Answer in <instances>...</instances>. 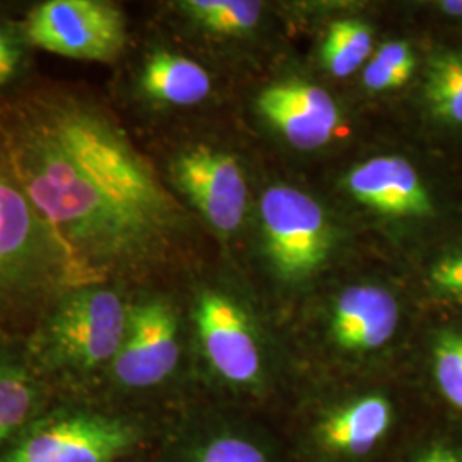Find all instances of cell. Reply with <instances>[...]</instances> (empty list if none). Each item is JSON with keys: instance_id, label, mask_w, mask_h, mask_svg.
Here are the masks:
<instances>
[{"instance_id": "1", "label": "cell", "mask_w": 462, "mask_h": 462, "mask_svg": "<svg viewBox=\"0 0 462 462\" xmlns=\"http://www.w3.org/2000/svg\"><path fill=\"white\" fill-rule=\"evenodd\" d=\"M0 146L78 288L143 263L177 226V204L146 158L81 95L34 89L0 101Z\"/></svg>"}, {"instance_id": "2", "label": "cell", "mask_w": 462, "mask_h": 462, "mask_svg": "<svg viewBox=\"0 0 462 462\" xmlns=\"http://www.w3.org/2000/svg\"><path fill=\"white\" fill-rule=\"evenodd\" d=\"M78 288L66 250L17 182L0 146V303Z\"/></svg>"}, {"instance_id": "3", "label": "cell", "mask_w": 462, "mask_h": 462, "mask_svg": "<svg viewBox=\"0 0 462 462\" xmlns=\"http://www.w3.org/2000/svg\"><path fill=\"white\" fill-rule=\"evenodd\" d=\"M127 322L129 309L114 290L101 284L67 290L42 328L40 355L53 368L93 372L114 364Z\"/></svg>"}, {"instance_id": "4", "label": "cell", "mask_w": 462, "mask_h": 462, "mask_svg": "<svg viewBox=\"0 0 462 462\" xmlns=\"http://www.w3.org/2000/svg\"><path fill=\"white\" fill-rule=\"evenodd\" d=\"M30 43L51 53L91 62H112L125 49L122 11L99 0H49L26 21Z\"/></svg>"}, {"instance_id": "5", "label": "cell", "mask_w": 462, "mask_h": 462, "mask_svg": "<svg viewBox=\"0 0 462 462\" xmlns=\"http://www.w3.org/2000/svg\"><path fill=\"white\" fill-rule=\"evenodd\" d=\"M265 248L286 280L310 276L329 255V223L320 204L291 187L276 185L261 199Z\"/></svg>"}, {"instance_id": "6", "label": "cell", "mask_w": 462, "mask_h": 462, "mask_svg": "<svg viewBox=\"0 0 462 462\" xmlns=\"http://www.w3.org/2000/svg\"><path fill=\"white\" fill-rule=\"evenodd\" d=\"M135 440L131 425L103 414H67L24 437L0 462H114Z\"/></svg>"}, {"instance_id": "7", "label": "cell", "mask_w": 462, "mask_h": 462, "mask_svg": "<svg viewBox=\"0 0 462 462\" xmlns=\"http://www.w3.org/2000/svg\"><path fill=\"white\" fill-rule=\"evenodd\" d=\"M171 175L216 230L233 233L240 228L247 208V182L231 154L208 146L185 149L175 158Z\"/></svg>"}, {"instance_id": "8", "label": "cell", "mask_w": 462, "mask_h": 462, "mask_svg": "<svg viewBox=\"0 0 462 462\" xmlns=\"http://www.w3.org/2000/svg\"><path fill=\"white\" fill-rule=\"evenodd\" d=\"M179 358V324L171 307L148 300L129 309L125 337L112 364L116 379L133 389L152 387L171 375Z\"/></svg>"}, {"instance_id": "9", "label": "cell", "mask_w": 462, "mask_h": 462, "mask_svg": "<svg viewBox=\"0 0 462 462\" xmlns=\"http://www.w3.org/2000/svg\"><path fill=\"white\" fill-rule=\"evenodd\" d=\"M196 326L202 349L216 372L233 383L259 377L261 355L247 315L228 297L204 291L196 307Z\"/></svg>"}, {"instance_id": "10", "label": "cell", "mask_w": 462, "mask_h": 462, "mask_svg": "<svg viewBox=\"0 0 462 462\" xmlns=\"http://www.w3.org/2000/svg\"><path fill=\"white\" fill-rule=\"evenodd\" d=\"M261 116L298 149L326 146L339 125V110L329 93L301 81L273 84L257 98Z\"/></svg>"}, {"instance_id": "11", "label": "cell", "mask_w": 462, "mask_h": 462, "mask_svg": "<svg viewBox=\"0 0 462 462\" xmlns=\"http://www.w3.org/2000/svg\"><path fill=\"white\" fill-rule=\"evenodd\" d=\"M347 190L360 204L380 215L429 216L433 204L416 168L401 156H377L355 166Z\"/></svg>"}, {"instance_id": "12", "label": "cell", "mask_w": 462, "mask_h": 462, "mask_svg": "<svg viewBox=\"0 0 462 462\" xmlns=\"http://www.w3.org/2000/svg\"><path fill=\"white\" fill-rule=\"evenodd\" d=\"M399 326L396 298L380 286L346 288L334 305L330 332L346 351H374L387 345Z\"/></svg>"}, {"instance_id": "13", "label": "cell", "mask_w": 462, "mask_h": 462, "mask_svg": "<svg viewBox=\"0 0 462 462\" xmlns=\"http://www.w3.org/2000/svg\"><path fill=\"white\" fill-rule=\"evenodd\" d=\"M393 421L391 402L382 396H365L324 418L319 439L332 452L364 456L387 435Z\"/></svg>"}, {"instance_id": "14", "label": "cell", "mask_w": 462, "mask_h": 462, "mask_svg": "<svg viewBox=\"0 0 462 462\" xmlns=\"http://www.w3.org/2000/svg\"><path fill=\"white\" fill-rule=\"evenodd\" d=\"M141 86L156 101L190 106L209 97L211 76L192 59L171 51H154L143 69Z\"/></svg>"}, {"instance_id": "15", "label": "cell", "mask_w": 462, "mask_h": 462, "mask_svg": "<svg viewBox=\"0 0 462 462\" xmlns=\"http://www.w3.org/2000/svg\"><path fill=\"white\" fill-rule=\"evenodd\" d=\"M423 97L435 118L462 125V51H446L430 60Z\"/></svg>"}, {"instance_id": "16", "label": "cell", "mask_w": 462, "mask_h": 462, "mask_svg": "<svg viewBox=\"0 0 462 462\" xmlns=\"http://www.w3.org/2000/svg\"><path fill=\"white\" fill-rule=\"evenodd\" d=\"M374 50L370 28L356 19L334 21L326 33L320 57L336 78H347L368 62Z\"/></svg>"}, {"instance_id": "17", "label": "cell", "mask_w": 462, "mask_h": 462, "mask_svg": "<svg viewBox=\"0 0 462 462\" xmlns=\"http://www.w3.org/2000/svg\"><path fill=\"white\" fill-rule=\"evenodd\" d=\"M180 7L192 21L217 34L247 33L257 26L264 9L255 0H187Z\"/></svg>"}, {"instance_id": "18", "label": "cell", "mask_w": 462, "mask_h": 462, "mask_svg": "<svg viewBox=\"0 0 462 462\" xmlns=\"http://www.w3.org/2000/svg\"><path fill=\"white\" fill-rule=\"evenodd\" d=\"M36 391L24 368L0 360V429L11 435L33 413Z\"/></svg>"}, {"instance_id": "19", "label": "cell", "mask_w": 462, "mask_h": 462, "mask_svg": "<svg viewBox=\"0 0 462 462\" xmlns=\"http://www.w3.org/2000/svg\"><path fill=\"white\" fill-rule=\"evenodd\" d=\"M416 59L413 50L404 42L383 43L364 69V84L370 91L396 89L413 76Z\"/></svg>"}, {"instance_id": "20", "label": "cell", "mask_w": 462, "mask_h": 462, "mask_svg": "<svg viewBox=\"0 0 462 462\" xmlns=\"http://www.w3.org/2000/svg\"><path fill=\"white\" fill-rule=\"evenodd\" d=\"M433 374L440 393L462 411V334H446L433 347Z\"/></svg>"}, {"instance_id": "21", "label": "cell", "mask_w": 462, "mask_h": 462, "mask_svg": "<svg viewBox=\"0 0 462 462\" xmlns=\"http://www.w3.org/2000/svg\"><path fill=\"white\" fill-rule=\"evenodd\" d=\"M196 462H267L264 452L240 437H217L199 450Z\"/></svg>"}, {"instance_id": "22", "label": "cell", "mask_w": 462, "mask_h": 462, "mask_svg": "<svg viewBox=\"0 0 462 462\" xmlns=\"http://www.w3.org/2000/svg\"><path fill=\"white\" fill-rule=\"evenodd\" d=\"M430 282L440 295L462 300V250L435 263L430 271Z\"/></svg>"}, {"instance_id": "23", "label": "cell", "mask_w": 462, "mask_h": 462, "mask_svg": "<svg viewBox=\"0 0 462 462\" xmlns=\"http://www.w3.org/2000/svg\"><path fill=\"white\" fill-rule=\"evenodd\" d=\"M19 67V51L11 43L7 34L0 30V86L9 83L16 76Z\"/></svg>"}, {"instance_id": "24", "label": "cell", "mask_w": 462, "mask_h": 462, "mask_svg": "<svg viewBox=\"0 0 462 462\" xmlns=\"http://www.w3.org/2000/svg\"><path fill=\"white\" fill-rule=\"evenodd\" d=\"M416 462H462L461 457L446 447H435Z\"/></svg>"}, {"instance_id": "25", "label": "cell", "mask_w": 462, "mask_h": 462, "mask_svg": "<svg viewBox=\"0 0 462 462\" xmlns=\"http://www.w3.org/2000/svg\"><path fill=\"white\" fill-rule=\"evenodd\" d=\"M439 7L448 16H462V0H444L439 4Z\"/></svg>"}, {"instance_id": "26", "label": "cell", "mask_w": 462, "mask_h": 462, "mask_svg": "<svg viewBox=\"0 0 462 462\" xmlns=\"http://www.w3.org/2000/svg\"><path fill=\"white\" fill-rule=\"evenodd\" d=\"M9 437V433L7 431H4V430L0 429V446H2V442L5 440Z\"/></svg>"}]
</instances>
